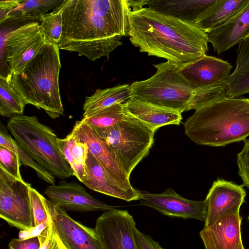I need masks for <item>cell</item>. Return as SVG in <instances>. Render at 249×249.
I'll list each match as a JSON object with an SVG mask.
<instances>
[{
	"label": "cell",
	"instance_id": "37",
	"mask_svg": "<svg viewBox=\"0 0 249 249\" xmlns=\"http://www.w3.org/2000/svg\"><path fill=\"white\" fill-rule=\"evenodd\" d=\"M135 236L138 249H164L159 243L152 238L139 231L137 228L135 231Z\"/></svg>",
	"mask_w": 249,
	"mask_h": 249
},
{
	"label": "cell",
	"instance_id": "16",
	"mask_svg": "<svg viewBox=\"0 0 249 249\" xmlns=\"http://www.w3.org/2000/svg\"><path fill=\"white\" fill-rule=\"evenodd\" d=\"M232 68L227 61L205 55L189 62L180 64L179 72L194 89L207 88L226 81Z\"/></svg>",
	"mask_w": 249,
	"mask_h": 249
},
{
	"label": "cell",
	"instance_id": "13",
	"mask_svg": "<svg viewBox=\"0 0 249 249\" xmlns=\"http://www.w3.org/2000/svg\"><path fill=\"white\" fill-rule=\"evenodd\" d=\"M49 200L61 208L80 212L103 211L117 209L91 196L79 183L61 181L57 185H50L44 191Z\"/></svg>",
	"mask_w": 249,
	"mask_h": 249
},
{
	"label": "cell",
	"instance_id": "31",
	"mask_svg": "<svg viewBox=\"0 0 249 249\" xmlns=\"http://www.w3.org/2000/svg\"><path fill=\"white\" fill-rule=\"evenodd\" d=\"M227 97L225 82L207 88L196 89L188 111L196 110Z\"/></svg>",
	"mask_w": 249,
	"mask_h": 249
},
{
	"label": "cell",
	"instance_id": "10",
	"mask_svg": "<svg viewBox=\"0 0 249 249\" xmlns=\"http://www.w3.org/2000/svg\"><path fill=\"white\" fill-rule=\"evenodd\" d=\"M133 217L127 210L104 212L96 219L94 229L103 249H138Z\"/></svg>",
	"mask_w": 249,
	"mask_h": 249
},
{
	"label": "cell",
	"instance_id": "32",
	"mask_svg": "<svg viewBox=\"0 0 249 249\" xmlns=\"http://www.w3.org/2000/svg\"><path fill=\"white\" fill-rule=\"evenodd\" d=\"M35 227L48 222L50 216L48 200L35 189H30Z\"/></svg>",
	"mask_w": 249,
	"mask_h": 249
},
{
	"label": "cell",
	"instance_id": "22",
	"mask_svg": "<svg viewBox=\"0 0 249 249\" xmlns=\"http://www.w3.org/2000/svg\"><path fill=\"white\" fill-rule=\"evenodd\" d=\"M234 70L225 82L227 97L249 94V35L238 44Z\"/></svg>",
	"mask_w": 249,
	"mask_h": 249
},
{
	"label": "cell",
	"instance_id": "20",
	"mask_svg": "<svg viewBox=\"0 0 249 249\" xmlns=\"http://www.w3.org/2000/svg\"><path fill=\"white\" fill-rule=\"evenodd\" d=\"M87 176L83 183L90 189L128 202L138 200L125 190L89 151Z\"/></svg>",
	"mask_w": 249,
	"mask_h": 249
},
{
	"label": "cell",
	"instance_id": "30",
	"mask_svg": "<svg viewBox=\"0 0 249 249\" xmlns=\"http://www.w3.org/2000/svg\"><path fill=\"white\" fill-rule=\"evenodd\" d=\"M39 21L44 42L57 46L62 32L63 19L61 13L53 10L43 15Z\"/></svg>",
	"mask_w": 249,
	"mask_h": 249
},
{
	"label": "cell",
	"instance_id": "40",
	"mask_svg": "<svg viewBox=\"0 0 249 249\" xmlns=\"http://www.w3.org/2000/svg\"><path fill=\"white\" fill-rule=\"evenodd\" d=\"M132 10H137L143 8V5H146L148 0H128Z\"/></svg>",
	"mask_w": 249,
	"mask_h": 249
},
{
	"label": "cell",
	"instance_id": "34",
	"mask_svg": "<svg viewBox=\"0 0 249 249\" xmlns=\"http://www.w3.org/2000/svg\"><path fill=\"white\" fill-rule=\"evenodd\" d=\"M20 162L18 155L0 146V168L18 179H23L20 171Z\"/></svg>",
	"mask_w": 249,
	"mask_h": 249
},
{
	"label": "cell",
	"instance_id": "8",
	"mask_svg": "<svg viewBox=\"0 0 249 249\" xmlns=\"http://www.w3.org/2000/svg\"><path fill=\"white\" fill-rule=\"evenodd\" d=\"M31 185L0 168V217L21 231L35 227L31 203Z\"/></svg>",
	"mask_w": 249,
	"mask_h": 249
},
{
	"label": "cell",
	"instance_id": "33",
	"mask_svg": "<svg viewBox=\"0 0 249 249\" xmlns=\"http://www.w3.org/2000/svg\"><path fill=\"white\" fill-rule=\"evenodd\" d=\"M38 237L40 242L39 249H68L57 234L51 215L47 227Z\"/></svg>",
	"mask_w": 249,
	"mask_h": 249
},
{
	"label": "cell",
	"instance_id": "24",
	"mask_svg": "<svg viewBox=\"0 0 249 249\" xmlns=\"http://www.w3.org/2000/svg\"><path fill=\"white\" fill-rule=\"evenodd\" d=\"M131 97V86L128 84L97 89L92 95L86 97L83 106L82 118L89 117L97 112L115 104L125 102Z\"/></svg>",
	"mask_w": 249,
	"mask_h": 249
},
{
	"label": "cell",
	"instance_id": "6",
	"mask_svg": "<svg viewBox=\"0 0 249 249\" xmlns=\"http://www.w3.org/2000/svg\"><path fill=\"white\" fill-rule=\"evenodd\" d=\"M153 66V75L130 85L132 97L181 114L188 111L195 89L180 75V64L167 61Z\"/></svg>",
	"mask_w": 249,
	"mask_h": 249
},
{
	"label": "cell",
	"instance_id": "38",
	"mask_svg": "<svg viewBox=\"0 0 249 249\" xmlns=\"http://www.w3.org/2000/svg\"><path fill=\"white\" fill-rule=\"evenodd\" d=\"M48 225V222L40 224L27 231H20L18 234L19 239H26L37 236L47 227Z\"/></svg>",
	"mask_w": 249,
	"mask_h": 249
},
{
	"label": "cell",
	"instance_id": "2",
	"mask_svg": "<svg viewBox=\"0 0 249 249\" xmlns=\"http://www.w3.org/2000/svg\"><path fill=\"white\" fill-rule=\"evenodd\" d=\"M128 36L131 43L148 55L183 64L206 54L208 34L195 24L148 7L131 10Z\"/></svg>",
	"mask_w": 249,
	"mask_h": 249
},
{
	"label": "cell",
	"instance_id": "5",
	"mask_svg": "<svg viewBox=\"0 0 249 249\" xmlns=\"http://www.w3.org/2000/svg\"><path fill=\"white\" fill-rule=\"evenodd\" d=\"M6 127L18 144L55 177L65 179L73 176L60 150L54 132L36 116L23 114L13 117Z\"/></svg>",
	"mask_w": 249,
	"mask_h": 249
},
{
	"label": "cell",
	"instance_id": "28",
	"mask_svg": "<svg viewBox=\"0 0 249 249\" xmlns=\"http://www.w3.org/2000/svg\"><path fill=\"white\" fill-rule=\"evenodd\" d=\"M26 104L13 89L9 81L0 77V114L12 118L23 114Z\"/></svg>",
	"mask_w": 249,
	"mask_h": 249
},
{
	"label": "cell",
	"instance_id": "18",
	"mask_svg": "<svg viewBox=\"0 0 249 249\" xmlns=\"http://www.w3.org/2000/svg\"><path fill=\"white\" fill-rule=\"evenodd\" d=\"M249 35V0L234 16L208 34L209 42L218 54L238 44Z\"/></svg>",
	"mask_w": 249,
	"mask_h": 249
},
{
	"label": "cell",
	"instance_id": "19",
	"mask_svg": "<svg viewBox=\"0 0 249 249\" xmlns=\"http://www.w3.org/2000/svg\"><path fill=\"white\" fill-rule=\"evenodd\" d=\"M124 104L126 114L156 132L160 127L170 124L179 125L182 117L179 112L131 97Z\"/></svg>",
	"mask_w": 249,
	"mask_h": 249
},
{
	"label": "cell",
	"instance_id": "39",
	"mask_svg": "<svg viewBox=\"0 0 249 249\" xmlns=\"http://www.w3.org/2000/svg\"><path fill=\"white\" fill-rule=\"evenodd\" d=\"M19 1V0L0 1V21L4 18L8 13L18 6Z\"/></svg>",
	"mask_w": 249,
	"mask_h": 249
},
{
	"label": "cell",
	"instance_id": "27",
	"mask_svg": "<svg viewBox=\"0 0 249 249\" xmlns=\"http://www.w3.org/2000/svg\"><path fill=\"white\" fill-rule=\"evenodd\" d=\"M7 129L0 123V146L16 154L18 157L21 165L32 168L36 171L39 178L50 185L54 184L55 176L31 158L12 138Z\"/></svg>",
	"mask_w": 249,
	"mask_h": 249
},
{
	"label": "cell",
	"instance_id": "11",
	"mask_svg": "<svg viewBox=\"0 0 249 249\" xmlns=\"http://www.w3.org/2000/svg\"><path fill=\"white\" fill-rule=\"evenodd\" d=\"M71 132L88 144L89 151L125 190L139 199L141 191L132 187L119 159L94 129L83 121H77Z\"/></svg>",
	"mask_w": 249,
	"mask_h": 249
},
{
	"label": "cell",
	"instance_id": "17",
	"mask_svg": "<svg viewBox=\"0 0 249 249\" xmlns=\"http://www.w3.org/2000/svg\"><path fill=\"white\" fill-rule=\"evenodd\" d=\"M239 213L225 215L204 227L200 236L205 249H245L242 239Z\"/></svg>",
	"mask_w": 249,
	"mask_h": 249
},
{
	"label": "cell",
	"instance_id": "25",
	"mask_svg": "<svg viewBox=\"0 0 249 249\" xmlns=\"http://www.w3.org/2000/svg\"><path fill=\"white\" fill-rule=\"evenodd\" d=\"M63 0H19L18 6L11 10L0 21V25L27 23L39 20L46 12L54 9Z\"/></svg>",
	"mask_w": 249,
	"mask_h": 249
},
{
	"label": "cell",
	"instance_id": "4",
	"mask_svg": "<svg viewBox=\"0 0 249 249\" xmlns=\"http://www.w3.org/2000/svg\"><path fill=\"white\" fill-rule=\"evenodd\" d=\"M61 67L59 49L44 42L38 53L9 82L26 104L42 109L52 119L63 115L59 76Z\"/></svg>",
	"mask_w": 249,
	"mask_h": 249
},
{
	"label": "cell",
	"instance_id": "21",
	"mask_svg": "<svg viewBox=\"0 0 249 249\" xmlns=\"http://www.w3.org/2000/svg\"><path fill=\"white\" fill-rule=\"evenodd\" d=\"M217 0H148V8L195 24L199 17Z\"/></svg>",
	"mask_w": 249,
	"mask_h": 249
},
{
	"label": "cell",
	"instance_id": "9",
	"mask_svg": "<svg viewBox=\"0 0 249 249\" xmlns=\"http://www.w3.org/2000/svg\"><path fill=\"white\" fill-rule=\"evenodd\" d=\"M5 67L12 75L20 73L38 53L44 40L37 21L22 24L9 32L2 39Z\"/></svg>",
	"mask_w": 249,
	"mask_h": 249
},
{
	"label": "cell",
	"instance_id": "23",
	"mask_svg": "<svg viewBox=\"0 0 249 249\" xmlns=\"http://www.w3.org/2000/svg\"><path fill=\"white\" fill-rule=\"evenodd\" d=\"M249 0H217L198 18L195 24L209 34L237 14Z\"/></svg>",
	"mask_w": 249,
	"mask_h": 249
},
{
	"label": "cell",
	"instance_id": "15",
	"mask_svg": "<svg viewBox=\"0 0 249 249\" xmlns=\"http://www.w3.org/2000/svg\"><path fill=\"white\" fill-rule=\"evenodd\" d=\"M246 192L241 185L223 179L214 181L206 197L207 209L204 227L221 216L239 213Z\"/></svg>",
	"mask_w": 249,
	"mask_h": 249
},
{
	"label": "cell",
	"instance_id": "26",
	"mask_svg": "<svg viewBox=\"0 0 249 249\" xmlns=\"http://www.w3.org/2000/svg\"><path fill=\"white\" fill-rule=\"evenodd\" d=\"M60 150L70 166L73 175L83 183L86 177V163L89 151L88 144L71 132L65 138H57Z\"/></svg>",
	"mask_w": 249,
	"mask_h": 249
},
{
	"label": "cell",
	"instance_id": "14",
	"mask_svg": "<svg viewBox=\"0 0 249 249\" xmlns=\"http://www.w3.org/2000/svg\"><path fill=\"white\" fill-rule=\"evenodd\" d=\"M48 205L56 232L68 249H103L94 228L73 219L50 200Z\"/></svg>",
	"mask_w": 249,
	"mask_h": 249
},
{
	"label": "cell",
	"instance_id": "1",
	"mask_svg": "<svg viewBox=\"0 0 249 249\" xmlns=\"http://www.w3.org/2000/svg\"><path fill=\"white\" fill-rule=\"evenodd\" d=\"M61 13L59 50L76 52L94 61L109 57L128 36L132 10L128 0H63L53 9Z\"/></svg>",
	"mask_w": 249,
	"mask_h": 249
},
{
	"label": "cell",
	"instance_id": "35",
	"mask_svg": "<svg viewBox=\"0 0 249 249\" xmlns=\"http://www.w3.org/2000/svg\"><path fill=\"white\" fill-rule=\"evenodd\" d=\"M237 164L243 184L249 189V139L244 140L243 148L237 154Z\"/></svg>",
	"mask_w": 249,
	"mask_h": 249
},
{
	"label": "cell",
	"instance_id": "12",
	"mask_svg": "<svg viewBox=\"0 0 249 249\" xmlns=\"http://www.w3.org/2000/svg\"><path fill=\"white\" fill-rule=\"evenodd\" d=\"M141 204L152 208L160 213L183 219L205 221L207 206L205 200L196 201L185 198L172 188L161 194L141 192Z\"/></svg>",
	"mask_w": 249,
	"mask_h": 249
},
{
	"label": "cell",
	"instance_id": "41",
	"mask_svg": "<svg viewBox=\"0 0 249 249\" xmlns=\"http://www.w3.org/2000/svg\"><path fill=\"white\" fill-rule=\"evenodd\" d=\"M248 219L249 220V216H248Z\"/></svg>",
	"mask_w": 249,
	"mask_h": 249
},
{
	"label": "cell",
	"instance_id": "29",
	"mask_svg": "<svg viewBox=\"0 0 249 249\" xmlns=\"http://www.w3.org/2000/svg\"><path fill=\"white\" fill-rule=\"evenodd\" d=\"M127 116L123 103L117 104L97 112L83 121L93 128H103L113 126Z\"/></svg>",
	"mask_w": 249,
	"mask_h": 249
},
{
	"label": "cell",
	"instance_id": "7",
	"mask_svg": "<svg viewBox=\"0 0 249 249\" xmlns=\"http://www.w3.org/2000/svg\"><path fill=\"white\" fill-rule=\"evenodd\" d=\"M93 129L114 152L129 178L154 142L155 132L128 115L113 126Z\"/></svg>",
	"mask_w": 249,
	"mask_h": 249
},
{
	"label": "cell",
	"instance_id": "3",
	"mask_svg": "<svg viewBox=\"0 0 249 249\" xmlns=\"http://www.w3.org/2000/svg\"><path fill=\"white\" fill-rule=\"evenodd\" d=\"M197 144L224 146L249 136V98H225L195 110L183 124Z\"/></svg>",
	"mask_w": 249,
	"mask_h": 249
},
{
	"label": "cell",
	"instance_id": "36",
	"mask_svg": "<svg viewBox=\"0 0 249 249\" xmlns=\"http://www.w3.org/2000/svg\"><path fill=\"white\" fill-rule=\"evenodd\" d=\"M8 246L10 249H39L40 242L38 236L26 239L13 238Z\"/></svg>",
	"mask_w": 249,
	"mask_h": 249
}]
</instances>
